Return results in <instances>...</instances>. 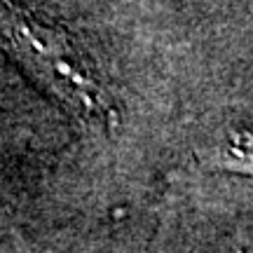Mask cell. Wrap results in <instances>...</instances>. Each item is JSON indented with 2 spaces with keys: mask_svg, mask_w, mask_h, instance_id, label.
Listing matches in <instances>:
<instances>
[{
  "mask_svg": "<svg viewBox=\"0 0 253 253\" xmlns=\"http://www.w3.org/2000/svg\"><path fill=\"white\" fill-rule=\"evenodd\" d=\"M5 36L12 49L40 73V78L71 106L87 115L106 118V89L94 78L82 52L54 28L38 24L36 17L12 9L5 17Z\"/></svg>",
  "mask_w": 253,
  "mask_h": 253,
  "instance_id": "6da1fadb",
  "label": "cell"
}]
</instances>
